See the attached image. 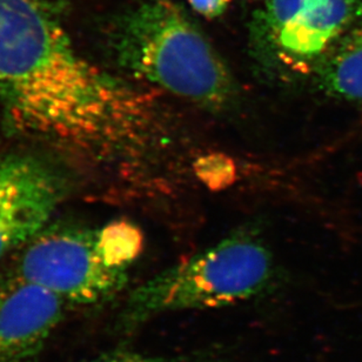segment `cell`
I'll return each instance as SVG.
<instances>
[{"instance_id":"obj_1","label":"cell","mask_w":362,"mask_h":362,"mask_svg":"<svg viewBox=\"0 0 362 362\" xmlns=\"http://www.w3.org/2000/svg\"><path fill=\"white\" fill-rule=\"evenodd\" d=\"M0 107L21 136L136 186L184 163L168 108L81 56L47 0H0Z\"/></svg>"},{"instance_id":"obj_2","label":"cell","mask_w":362,"mask_h":362,"mask_svg":"<svg viewBox=\"0 0 362 362\" xmlns=\"http://www.w3.org/2000/svg\"><path fill=\"white\" fill-rule=\"evenodd\" d=\"M118 64L131 77L214 115L234 111L239 90L219 53L170 1L143 4L113 37Z\"/></svg>"},{"instance_id":"obj_3","label":"cell","mask_w":362,"mask_h":362,"mask_svg":"<svg viewBox=\"0 0 362 362\" xmlns=\"http://www.w3.org/2000/svg\"><path fill=\"white\" fill-rule=\"evenodd\" d=\"M273 274L265 241L255 232L239 230L136 287L120 325L129 331L161 314L230 306L264 292Z\"/></svg>"},{"instance_id":"obj_4","label":"cell","mask_w":362,"mask_h":362,"mask_svg":"<svg viewBox=\"0 0 362 362\" xmlns=\"http://www.w3.org/2000/svg\"><path fill=\"white\" fill-rule=\"evenodd\" d=\"M143 244L139 228L124 220L100 228H44L23 246L13 276L67 305L104 303L125 287Z\"/></svg>"},{"instance_id":"obj_5","label":"cell","mask_w":362,"mask_h":362,"mask_svg":"<svg viewBox=\"0 0 362 362\" xmlns=\"http://www.w3.org/2000/svg\"><path fill=\"white\" fill-rule=\"evenodd\" d=\"M361 19V0H267L269 59L278 69L310 76L317 60Z\"/></svg>"},{"instance_id":"obj_6","label":"cell","mask_w":362,"mask_h":362,"mask_svg":"<svg viewBox=\"0 0 362 362\" xmlns=\"http://www.w3.org/2000/svg\"><path fill=\"white\" fill-rule=\"evenodd\" d=\"M62 195L49 165L30 156L0 158V258L45 228Z\"/></svg>"},{"instance_id":"obj_7","label":"cell","mask_w":362,"mask_h":362,"mask_svg":"<svg viewBox=\"0 0 362 362\" xmlns=\"http://www.w3.org/2000/svg\"><path fill=\"white\" fill-rule=\"evenodd\" d=\"M69 306L59 296L23 279L0 288V362H33Z\"/></svg>"},{"instance_id":"obj_8","label":"cell","mask_w":362,"mask_h":362,"mask_svg":"<svg viewBox=\"0 0 362 362\" xmlns=\"http://www.w3.org/2000/svg\"><path fill=\"white\" fill-rule=\"evenodd\" d=\"M310 77L325 95L362 105V19L317 60Z\"/></svg>"},{"instance_id":"obj_9","label":"cell","mask_w":362,"mask_h":362,"mask_svg":"<svg viewBox=\"0 0 362 362\" xmlns=\"http://www.w3.org/2000/svg\"><path fill=\"white\" fill-rule=\"evenodd\" d=\"M220 352L197 351L179 356H145L133 352H112L84 362H223Z\"/></svg>"},{"instance_id":"obj_10","label":"cell","mask_w":362,"mask_h":362,"mask_svg":"<svg viewBox=\"0 0 362 362\" xmlns=\"http://www.w3.org/2000/svg\"><path fill=\"white\" fill-rule=\"evenodd\" d=\"M193 10L207 19L219 17L227 10L230 0H188Z\"/></svg>"}]
</instances>
